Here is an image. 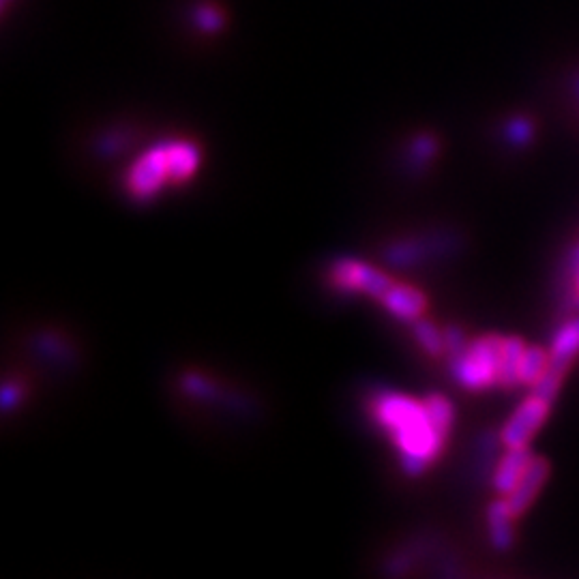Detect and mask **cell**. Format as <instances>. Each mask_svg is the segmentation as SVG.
<instances>
[{
    "instance_id": "6da1fadb",
    "label": "cell",
    "mask_w": 579,
    "mask_h": 579,
    "mask_svg": "<svg viewBox=\"0 0 579 579\" xmlns=\"http://www.w3.org/2000/svg\"><path fill=\"white\" fill-rule=\"evenodd\" d=\"M367 410L371 419L389 436L399 466L412 477L425 472L429 464L438 459L449 438L434 423L425 399L419 402L399 391H376L369 397Z\"/></svg>"
},
{
    "instance_id": "7a4b0ae2",
    "label": "cell",
    "mask_w": 579,
    "mask_h": 579,
    "mask_svg": "<svg viewBox=\"0 0 579 579\" xmlns=\"http://www.w3.org/2000/svg\"><path fill=\"white\" fill-rule=\"evenodd\" d=\"M504 339L498 335H485L474 339L462 354L453 356L451 371L455 380L470 391L489 389L500 384Z\"/></svg>"
},
{
    "instance_id": "3957f363",
    "label": "cell",
    "mask_w": 579,
    "mask_h": 579,
    "mask_svg": "<svg viewBox=\"0 0 579 579\" xmlns=\"http://www.w3.org/2000/svg\"><path fill=\"white\" fill-rule=\"evenodd\" d=\"M168 185H174L168 142L148 148L146 153L136 159V163H133L125 176L127 193L133 200L140 202L153 200L157 193Z\"/></svg>"
},
{
    "instance_id": "277c9868",
    "label": "cell",
    "mask_w": 579,
    "mask_h": 579,
    "mask_svg": "<svg viewBox=\"0 0 579 579\" xmlns=\"http://www.w3.org/2000/svg\"><path fill=\"white\" fill-rule=\"evenodd\" d=\"M331 286L339 292L365 294L369 299L380 301L382 294L393 286V279L376 266L354 258H341L331 266Z\"/></svg>"
},
{
    "instance_id": "5b68a950",
    "label": "cell",
    "mask_w": 579,
    "mask_h": 579,
    "mask_svg": "<svg viewBox=\"0 0 579 579\" xmlns=\"http://www.w3.org/2000/svg\"><path fill=\"white\" fill-rule=\"evenodd\" d=\"M547 414L549 402H545V399L537 395H530L526 402L513 412V417L507 421V425L502 427L500 438L504 442V447L507 449L528 447L530 438L537 434V429L543 425Z\"/></svg>"
},
{
    "instance_id": "8992f818",
    "label": "cell",
    "mask_w": 579,
    "mask_h": 579,
    "mask_svg": "<svg viewBox=\"0 0 579 579\" xmlns=\"http://www.w3.org/2000/svg\"><path fill=\"white\" fill-rule=\"evenodd\" d=\"M380 305L399 322H417L425 314L427 299L425 294L414 286L393 281V286L382 294Z\"/></svg>"
},
{
    "instance_id": "52a82bcc",
    "label": "cell",
    "mask_w": 579,
    "mask_h": 579,
    "mask_svg": "<svg viewBox=\"0 0 579 579\" xmlns=\"http://www.w3.org/2000/svg\"><path fill=\"white\" fill-rule=\"evenodd\" d=\"M547 477H549L547 459L545 457H532V462L526 468L524 477L519 479L513 492L507 496V504H509L513 517H519L528 511L532 500L537 498V494L541 492V487L545 485Z\"/></svg>"
},
{
    "instance_id": "ba28073f",
    "label": "cell",
    "mask_w": 579,
    "mask_h": 579,
    "mask_svg": "<svg viewBox=\"0 0 579 579\" xmlns=\"http://www.w3.org/2000/svg\"><path fill=\"white\" fill-rule=\"evenodd\" d=\"M530 462H532V455L528 447L509 449L507 455L500 459V464L494 474L496 492L502 496H509L515 489V485L519 483V479L524 477V472L530 466Z\"/></svg>"
},
{
    "instance_id": "9c48e42d",
    "label": "cell",
    "mask_w": 579,
    "mask_h": 579,
    "mask_svg": "<svg viewBox=\"0 0 579 579\" xmlns=\"http://www.w3.org/2000/svg\"><path fill=\"white\" fill-rule=\"evenodd\" d=\"M577 352H579V320L562 326L560 333L556 335L554 346L549 350V367L567 374V369L577 356Z\"/></svg>"
},
{
    "instance_id": "30bf717a",
    "label": "cell",
    "mask_w": 579,
    "mask_h": 579,
    "mask_svg": "<svg viewBox=\"0 0 579 579\" xmlns=\"http://www.w3.org/2000/svg\"><path fill=\"white\" fill-rule=\"evenodd\" d=\"M513 513L507 504V498L496 500L489 504L487 511V524H489V537H492V543L496 549H509L513 545Z\"/></svg>"
},
{
    "instance_id": "8fae6325",
    "label": "cell",
    "mask_w": 579,
    "mask_h": 579,
    "mask_svg": "<svg viewBox=\"0 0 579 579\" xmlns=\"http://www.w3.org/2000/svg\"><path fill=\"white\" fill-rule=\"evenodd\" d=\"M524 341L519 337H507L502 346V365H500V386L511 389L519 384V363L524 356Z\"/></svg>"
},
{
    "instance_id": "7c38bea8",
    "label": "cell",
    "mask_w": 579,
    "mask_h": 579,
    "mask_svg": "<svg viewBox=\"0 0 579 579\" xmlns=\"http://www.w3.org/2000/svg\"><path fill=\"white\" fill-rule=\"evenodd\" d=\"M412 331H414V339L419 341V346L429 356H442L444 352H447V346H444V331H440L432 320L419 318L417 322H412Z\"/></svg>"
},
{
    "instance_id": "4fadbf2b",
    "label": "cell",
    "mask_w": 579,
    "mask_h": 579,
    "mask_svg": "<svg viewBox=\"0 0 579 579\" xmlns=\"http://www.w3.org/2000/svg\"><path fill=\"white\" fill-rule=\"evenodd\" d=\"M549 365V354L543 348H526L522 363H519V382L524 384H534L543 374Z\"/></svg>"
},
{
    "instance_id": "5bb4252c",
    "label": "cell",
    "mask_w": 579,
    "mask_h": 579,
    "mask_svg": "<svg viewBox=\"0 0 579 579\" xmlns=\"http://www.w3.org/2000/svg\"><path fill=\"white\" fill-rule=\"evenodd\" d=\"M562 378H564V371H558V369L547 365L545 374L532 384V395H537V397L545 399V402L552 404V399L558 395Z\"/></svg>"
},
{
    "instance_id": "9a60e30c",
    "label": "cell",
    "mask_w": 579,
    "mask_h": 579,
    "mask_svg": "<svg viewBox=\"0 0 579 579\" xmlns=\"http://www.w3.org/2000/svg\"><path fill=\"white\" fill-rule=\"evenodd\" d=\"M444 346H447V354L451 356H457V354H462L466 350V335L464 331L459 329V326L451 324L444 329Z\"/></svg>"
},
{
    "instance_id": "2e32d148",
    "label": "cell",
    "mask_w": 579,
    "mask_h": 579,
    "mask_svg": "<svg viewBox=\"0 0 579 579\" xmlns=\"http://www.w3.org/2000/svg\"><path fill=\"white\" fill-rule=\"evenodd\" d=\"M507 138L515 144H526L532 138V125L526 118H515L507 127Z\"/></svg>"
},
{
    "instance_id": "e0dca14e",
    "label": "cell",
    "mask_w": 579,
    "mask_h": 579,
    "mask_svg": "<svg viewBox=\"0 0 579 579\" xmlns=\"http://www.w3.org/2000/svg\"><path fill=\"white\" fill-rule=\"evenodd\" d=\"M414 157H417L419 161H427L429 157L434 155L436 151V144L432 138H419L417 142H414Z\"/></svg>"
},
{
    "instance_id": "ac0fdd59",
    "label": "cell",
    "mask_w": 579,
    "mask_h": 579,
    "mask_svg": "<svg viewBox=\"0 0 579 579\" xmlns=\"http://www.w3.org/2000/svg\"><path fill=\"white\" fill-rule=\"evenodd\" d=\"M198 22L206 28V31H215V28L221 24V16L211 9H200L198 11Z\"/></svg>"
},
{
    "instance_id": "d6986e66",
    "label": "cell",
    "mask_w": 579,
    "mask_h": 579,
    "mask_svg": "<svg viewBox=\"0 0 579 579\" xmlns=\"http://www.w3.org/2000/svg\"><path fill=\"white\" fill-rule=\"evenodd\" d=\"M575 91H577V95H579V78H577V82H575Z\"/></svg>"
},
{
    "instance_id": "ffe728a7",
    "label": "cell",
    "mask_w": 579,
    "mask_h": 579,
    "mask_svg": "<svg viewBox=\"0 0 579 579\" xmlns=\"http://www.w3.org/2000/svg\"><path fill=\"white\" fill-rule=\"evenodd\" d=\"M5 3H7V0H5Z\"/></svg>"
}]
</instances>
